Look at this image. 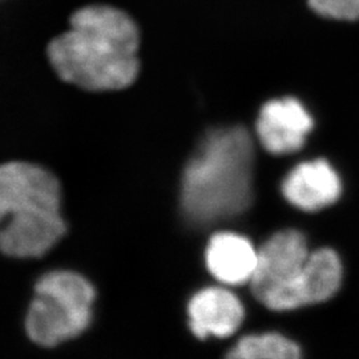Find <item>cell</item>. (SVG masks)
I'll return each instance as SVG.
<instances>
[{
	"mask_svg": "<svg viewBox=\"0 0 359 359\" xmlns=\"http://www.w3.org/2000/svg\"><path fill=\"white\" fill-rule=\"evenodd\" d=\"M255 145L240 126L209 130L181 179V209L196 226L243 215L253 200Z\"/></svg>",
	"mask_w": 359,
	"mask_h": 359,
	"instance_id": "cell-2",
	"label": "cell"
},
{
	"mask_svg": "<svg viewBox=\"0 0 359 359\" xmlns=\"http://www.w3.org/2000/svg\"><path fill=\"white\" fill-rule=\"evenodd\" d=\"M244 317L241 301L224 287H205L188 304L189 327L200 339L229 337L238 330Z\"/></svg>",
	"mask_w": 359,
	"mask_h": 359,
	"instance_id": "cell-9",
	"label": "cell"
},
{
	"mask_svg": "<svg viewBox=\"0 0 359 359\" xmlns=\"http://www.w3.org/2000/svg\"><path fill=\"white\" fill-rule=\"evenodd\" d=\"M313 126L311 116L297 99L271 100L259 111L257 137L269 154H294L304 147Z\"/></svg>",
	"mask_w": 359,
	"mask_h": 359,
	"instance_id": "cell-7",
	"label": "cell"
},
{
	"mask_svg": "<svg viewBox=\"0 0 359 359\" xmlns=\"http://www.w3.org/2000/svg\"><path fill=\"white\" fill-rule=\"evenodd\" d=\"M310 7L321 16L337 20L359 19V0H309Z\"/></svg>",
	"mask_w": 359,
	"mask_h": 359,
	"instance_id": "cell-12",
	"label": "cell"
},
{
	"mask_svg": "<svg viewBox=\"0 0 359 359\" xmlns=\"http://www.w3.org/2000/svg\"><path fill=\"white\" fill-rule=\"evenodd\" d=\"M140 36L128 13L104 4L79 8L52 39L47 56L56 75L86 90H118L139 74Z\"/></svg>",
	"mask_w": 359,
	"mask_h": 359,
	"instance_id": "cell-1",
	"label": "cell"
},
{
	"mask_svg": "<svg viewBox=\"0 0 359 359\" xmlns=\"http://www.w3.org/2000/svg\"><path fill=\"white\" fill-rule=\"evenodd\" d=\"M205 262L210 274L221 283H250L256 273L258 250L241 234L219 231L208 243Z\"/></svg>",
	"mask_w": 359,
	"mask_h": 359,
	"instance_id": "cell-10",
	"label": "cell"
},
{
	"mask_svg": "<svg viewBox=\"0 0 359 359\" xmlns=\"http://www.w3.org/2000/svg\"><path fill=\"white\" fill-rule=\"evenodd\" d=\"M225 359H304V355L295 341L273 332L245 335Z\"/></svg>",
	"mask_w": 359,
	"mask_h": 359,
	"instance_id": "cell-11",
	"label": "cell"
},
{
	"mask_svg": "<svg viewBox=\"0 0 359 359\" xmlns=\"http://www.w3.org/2000/svg\"><path fill=\"white\" fill-rule=\"evenodd\" d=\"M344 281V262L330 248L311 250L308 261L289 285L269 297L262 305L274 311H289L329 301Z\"/></svg>",
	"mask_w": 359,
	"mask_h": 359,
	"instance_id": "cell-5",
	"label": "cell"
},
{
	"mask_svg": "<svg viewBox=\"0 0 359 359\" xmlns=\"http://www.w3.org/2000/svg\"><path fill=\"white\" fill-rule=\"evenodd\" d=\"M93 301L95 289L83 276L69 270L46 273L27 311L28 337L46 347L75 338L90 326Z\"/></svg>",
	"mask_w": 359,
	"mask_h": 359,
	"instance_id": "cell-4",
	"label": "cell"
},
{
	"mask_svg": "<svg viewBox=\"0 0 359 359\" xmlns=\"http://www.w3.org/2000/svg\"><path fill=\"white\" fill-rule=\"evenodd\" d=\"M62 191L50 170L26 161L0 168V245L4 255H46L65 233Z\"/></svg>",
	"mask_w": 359,
	"mask_h": 359,
	"instance_id": "cell-3",
	"label": "cell"
},
{
	"mask_svg": "<svg viewBox=\"0 0 359 359\" xmlns=\"http://www.w3.org/2000/svg\"><path fill=\"white\" fill-rule=\"evenodd\" d=\"M283 194L290 205L304 212H320L335 204L342 194L338 172L326 160L298 164L283 182Z\"/></svg>",
	"mask_w": 359,
	"mask_h": 359,
	"instance_id": "cell-8",
	"label": "cell"
},
{
	"mask_svg": "<svg viewBox=\"0 0 359 359\" xmlns=\"http://www.w3.org/2000/svg\"><path fill=\"white\" fill-rule=\"evenodd\" d=\"M310 253L308 240L301 231L285 229L274 233L258 249L256 273L250 281L253 295L264 304L294 280Z\"/></svg>",
	"mask_w": 359,
	"mask_h": 359,
	"instance_id": "cell-6",
	"label": "cell"
}]
</instances>
